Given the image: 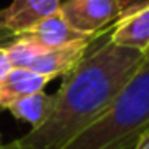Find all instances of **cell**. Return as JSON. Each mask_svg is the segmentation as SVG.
<instances>
[{
  "instance_id": "obj_1",
  "label": "cell",
  "mask_w": 149,
  "mask_h": 149,
  "mask_svg": "<svg viewBox=\"0 0 149 149\" xmlns=\"http://www.w3.org/2000/svg\"><path fill=\"white\" fill-rule=\"evenodd\" d=\"M144 61L142 51L118 46L107 33V39L88 49L84 58L65 74L54 95L51 116L39 128L18 139L21 147L61 149L109 109Z\"/></svg>"
},
{
  "instance_id": "obj_2",
  "label": "cell",
  "mask_w": 149,
  "mask_h": 149,
  "mask_svg": "<svg viewBox=\"0 0 149 149\" xmlns=\"http://www.w3.org/2000/svg\"><path fill=\"white\" fill-rule=\"evenodd\" d=\"M149 133V60L123 86L109 109L61 149H121Z\"/></svg>"
},
{
  "instance_id": "obj_3",
  "label": "cell",
  "mask_w": 149,
  "mask_h": 149,
  "mask_svg": "<svg viewBox=\"0 0 149 149\" xmlns=\"http://www.w3.org/2000/svg\"><path fill=\"white\" fill-rule=\"evenodd\" d=\"M98 35L56 47H42L26 39H14L6 49L14 68H26L53 79L56 76H65L76 67Z\"/></svg>"
},
{
  "instance_id": "obj_4",
  "label": "cell",
  "mask_w": 149,
  "mask_h": 149,
  "mask_svg": "<svg viewBox=\"0 0 149 149\" xmlns=\"http://www.w3.org/2000/svg\"><path fill=\"white\" fill-rule=\"evenodd\" d=\"M60 13L76 28L88 35H98L121 18L118 0H67L60 6Z\"/></svg>"
},
{
  "instance_id": "obj_5",
  "label": "cell",
  "mask_w": 149,
  "mask_h": 149,
  "mask_svg": "<svg viewBox=\"0 0 149 149\" xmlns=\"http://www.w3.org/2000/svg\"><path fill=\"white\" fill-rule=\"evenodd\" d=\"M60 6L61 0H13L6 9H0V33L14 37L56 13Z\"/></svg>"
},
{
  "instance_id": "obj_6",
  "label": "cell",
  "mask_w": 149,
  "mask_h": 149,
  "mask_svg": "<svg viewBox=\"0 0 149 149\" xmlns=\"http://www.w3.org/2000/svg\"><path fill=\"white\" fill-rule=\"evenodd\" d=\"M88 37H95V35H88V33H83L76 28H72L68 21L63 18V14L60 13V9L49 14L47 18L40 19L39 23H35L28 30L14 35V39H26L42 47H56V46L70 44V42L88 39Z\"/></svg>"
},
{
  "instance_id": "obj_7",
  "label": "cell",
  "mask_w": 149,
  "mask_h": 149,
  "mask_svg": "<svg viewBox=\"0 0 149 149\" xmlns=\"http://www.w3.org/2000/svg\"><path fill=\"white\" fill-rule=\"evenodd\" d=\"M109 39L118 46L146 53L149 47V6L119 18L111 28Z\"/></svg>"
},
{
  "instance_id": "obj_8",
  "label": "cell",
  "mask_w": 149,
  "mask_h": 149,
  "mask_svg": "<svg viewBox=\"0 0 149 149\" xmlns=\"http://www.w3.org/2000/svg\"><path fill=\"white\" fill-rule=\"evenodd\" d=\"M51 79L40 76L37 72L26 68H14L7 74V77L0 83V109H7L13 102L42 91Z\"/></svg>"
},
{
  "instance_id": "obj_9",
  "label": "cell",
  "mask_w": 149,
  "mask_h": 149,
  "mask_svg": "<svg viewBox=\"0 0 149 149\" xmlns=\"http://www.w3.org/2000/svg\"><path fill=\"white\" fill-rule=\"evenodd\" d=\"M54 95H47L44 91H37L33 95L23 97L16 102H13L7 109L11 111V114L19 119L25 121L32 126V130L39 128L53 112L54 107Z\"/></svg>"
},
{
  "instance_id": "obj_10",
  "label": "cell",
  "mask_w": 149,
  "mask_h": 149,
  "mask_svg": "<svg viewBox=\"0 0 149 149\" xmlns=\"http://www.w3.org/2000/svg\"><path fill=\"white\" fill-rule=\"evenodd\" d=\"M119 2V7H121V18L144 7V6H149V0H118Z\"/></svg>"
},
{
  "instance_id": "obj_11",
  "label": "cell",
  "mask_w": 149,
  "mask_h": 149,
  "mask_svg": "<svg viewBox=\"0 0 149 149\" xmlns=\"http://www.w3.org/2000/svg\"><path fill=\"white\" fill-rule=\"evenodd\" d=\"M11 70H13V65H11L7 49H6V46H0V83L7 77V74Z\"/></svg>"
},
{
  "instance_id": "obj_12",
  "label": "cell",
  "mask_w": 149,
  "mask_h": 149,
  "mask_svg": "<svg viewBox=\"0 0 149 149\" xmlns=\"http://www.w3.org/2000/svg\"><path fill=\"white\" fill-rule=\"evenodd\" d=\"M0 149H23V147H21V144H19L18 140H14V142H9V144L2 146Z\"/></svg>"
},
{
  "instance_id": "obj_13",
  "label": "cell",
  "mask_w": 149,
  "mask_h": 149,
  "mask_svg": "<svg viewBox=\"0 0 149 149\" xmlns=\"http://www.w3.org/2000/svg\"><path fill=\"white\" fill-rule=\"evenodd\" d=\"M142 144V140H137V142H132V144H126L125 147H121V149H137L139 146Z\"/></svg>"
},
{
  "instance_id": "obj_14",
  "label": "cell",
  "mask_w": 149,
  "mask_h": 149,
  "mask_svg": "<svg viewBox=\"0 0 149 149\" xmlns=\"http://www.w3.org/2000/svg\"><path fill=\"white\" fill-rule=\"evenodd\" d=\"M137 149H149V135H147V137L144 139V142H142V144H140V146H139Z\"/></svg>"
},
{
  "instance_id": "obj_15",
  "label": "cell",
  "mask_w": 149,
  "mask_h": 149,
  "mask_svg": "<svg viewBox=\"0 0 149 149\" xmlns=\"http://www.w3.org/2000/svg\"><path fill=\"white\" fill-rule=\"evenodd\" d=\"M144 56H146V60H149V47L146 49V53H144Z\"/></svg>"
},
{
  "instance_id": "obj_16",
  "label": "cell",
  "mask_w": 149,
  "mask_h": 149,
  "mask_svg": "<svg viewBox=\"0 0 149 149\" xmlns=\"http://www.w3.org/2000/svg\"><path fill=\"white\" fill-rule=\"evenodd\" d=\"M2 146H4V144H2V135H0V147H2Z\"/></svg>"
},
{
  "instance_id": "obj_17",
  "label": "cell",
  "mask_w": 149,
  "mask_h": 149,
  "mask_svg": "<svg viewBox=\"0 0 149 149\" xmlns=\"http://www.w3.org/2000/svg\"><path fill=\"white\" fill-rule=\"evenodd\" d=\"M0 35H2V33H0Z\"/></svg>"
},
{
  "instance_id": "obj_18",
  "label": "cell",
  "mask_w": 149,
  "mask_h": 149,
  "mask_svg": "<svg viewBox=\"0 0 149 149\" xmlns=\"http://www.w3.org/2000/svg\"><path fill=\"white\" fill-rule=\"evenodd\" d=\"M147 135H149V133H147Z\"/></svg>"
}]
</instances>
